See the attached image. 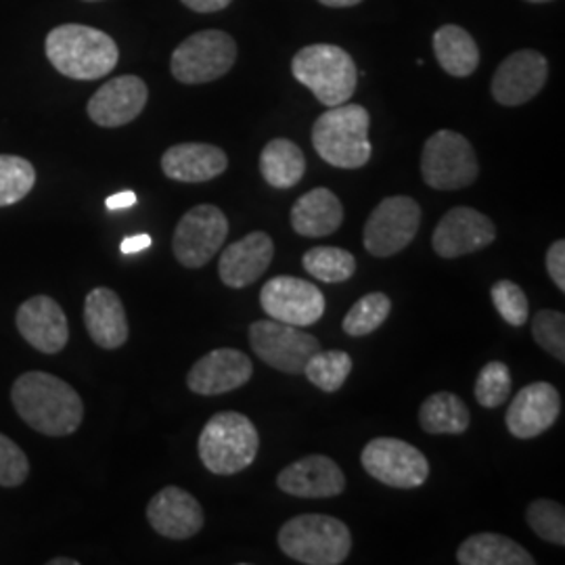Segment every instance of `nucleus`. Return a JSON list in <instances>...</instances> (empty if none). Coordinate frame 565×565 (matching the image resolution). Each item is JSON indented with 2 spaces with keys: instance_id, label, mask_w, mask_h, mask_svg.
Returning a JSON list of instances; mask_svg holds the SVG:
<instances>
[{
  "instance_id": "obj_1",
  "label": "nucleus",
  "mask_w": 565,
  "mask_h": 565,
  "mask_svg": "<svg viewBox=\"0 0 565 565\" xmlns=\"http://www.w3.org/2000/svg\"><path fill=\"white\" fill-rule=\"evenodd\" d=\"M11 401L21 419L44 436H70L84 419L81 394L51 373H23L13 384Z\"/></svg>"
},
{
  "instance_id": "obj_2",
  "label": "nucleus",
  "mask_w": 565,
  "mask_h": 565,
  "mask_svg": "<svg viewBox=\"0 0 565 565\" xmlns=\"http://www.w3.org/2000/svg\"><path fill=\"white\" fill-rule=\"evenodd\" d=\"M44 51L51 65L72 81H99L120 60L118 44L109 34L81 23L51 30Z\"/></svg>"
},
{
  "instance_id": "obj_3",
  "label": "nucleus",
  "mask_w": 565,
  "mask_h": 565,
  "mask_svg": "<svg viewBox=\"0 0 565 565\" xmlns=\"http://www.w3.org/2000/svg\"><path fill=\"white\" fill-rule=\"evenodd\" d=\"M371 116L363 105L329 107L312 126V147L324 162L342 170L363 168L371 160Z\"/></svg>"
},
{
  "instance_id": "obj_4",
  "label": "nucleus",
  "mask_w": 565,
  "mask_h": 565,
  "mask_svg": "<svg viewBox=\"0 0 565 565\" xmlns=\"http://www.w3.org/2000/svg\"><path fill=\"white\" fill-rule=\"evenodd\" d=\"M291 74L324 107L350 102L359 84V70L352 55L333 44H310L300 49L291 61Z\"/></svg>"
},
{
  "instance_id": "obj_5",
  "label": "nucleus",
  "mask_w": 565,
  "mask_h": 565,
  "mask_svg": "<svg viewBox=\"0 0 565 565\" xmlns=\"http://www.w3.org/2000/svg\"><path fill=\"white\" fill-rule=\"evenodd\" d=\"M260 436L256 425L243 413H216L203 425L200 459L210 473L235 476L256 461Z\"/></svg>"
},
{
  "instance_id": "obj_6",
  "label": "nucleus",
  "mask_w": 565,
  "mask_h": 565,
  "mask_svg": "<svg viewBox=\"0 0 565 565\" xmlns=\"http://www.w3.org/2000/svg\"><path fill=\"white\" fill-rule=\"evenodd\" d=\"M282 553L306 565H340L352 548V534L338 518L303 513L279 530Z\"/></svg>"
},
{
  "instance_id": "obj_7",
  "label": "nucleus",
  "mask_w": 565,
  "mask_h": 565,
  "mask_svg": "<svg viewBox=\"0 0 565 565\" xmlns=\"http://www.w3.org/2000/svg\"><path fill=\"white\" fill-rule=\"evenodd\" d=\"M422 177L438 191H459L478 181L480 163L471 142L455 130H438L424 145Z\"/></svg>"
},
{
  "instance_id": "obj_8",
  "label": "nucleus",
  "mask_w": 565,
  "mask_h": 565,
  "mask_svg": "<svg viewBox=\"0 0 565 565\" xmlns=\"http://www.w3.org/2000/svg\"><path fill=\"white\" fill-rule=\"evenodd\" d=\"M237 61V42L221 30H203L177 46L172 76L182 84H207L226 76Z\"/></svg>"
},
{
  "instance_id": "obj_9",
  "label": "nucleus",
  "mask_w": 565,
  "mask_h": 565,
  "mask_svg": "<svg viewBox=\"0 0 565 565\" xmlns=\"http://www.w3.org/2000/svg\"><path fill=\"white\" fill-rule=\"evenodd\" d=\"M422 226V205L413 198L394 195L371 212L364 224V249L375 258H390L408 247Z\"/></svg>"
},
{
  "instance_id": "obj_10",
  "label": "nucleus",
  "mask_w": 565,
  "mask_h": 565,
  "mask_svg": "<svg viewBox=\"0 0 565 565\" xmlns=\"http://www.w3.org/2000/svg\"><path fill=\"white\" fill-rule=\"evenodd\" d=\"M249 345L263 363L287 375H302L310 356L321 350L315 335L275 319L249 324Z\"/></svg>"
},
{
  "instance_id": "obj_11",
  "label": "nucleus",
  "mask_w": 565,
  "mask_h": 565,
  "mask_svg": "<svg viewBox=\"0 0 565 565\" xmlns=\"http://www.w3.org/2000/svg\"><path fill=\"white\" fill-rule=\"evenodd\" d=\"M228 237V221L221 207L202 203L182 216L172 237V252L184 268H202L210 263Z\"/></svg>"
},
{
  "instance_id": "obj_12",
  "label": "nucleus",
  "mask_w": 565,
  "mask_h": 565,
  "mask_svg": "<svg viewBox=\"0 0 565 565\" xmlns=\"http://www.w3.org/2000/svg\"><path fill=\"white\" fill-rule=\"evenodd\" d=\"M361 463L371 478L390 488L413 490L429 478V463L424 452L398 438L371 440L363 448Z\"/></svg>"
},
{
  "instance_id": "obj_13",
  "label": "nucleus",
  "mask_w": 565,
  "mask_h": 565,
  "mask_svg": "<svg viewBox=\"0 0 565 565\" xmlns=\"http://www.w3.org/2000/svg\"><path fill=\"white\" fill-rule=\"evenodd\" d=\"M260 303L270 319L294 327L319 323L324 315L323 291L312 282L287 275L264 285Z\"/></svg>"
},
{
  "instance_id": "obj_14",
  "label": "nucleus",
  "mask_w": 565,
  "mask_h": 565,
  "mask_svg": "<svg viewBox=\"0 0 565 565\" xmlns=\"http://www.w3.org/2000/svg\"><path fill=\"white\" fill-rule=\"evenodd\" d=\"M548 78V63L545 55L532 49L515 51L494 72L490 93L494 102L505 107H520L532 102Z\"/></svg>"
},
{
  "instance_id": "obj_15",
  "label": "nucleus",
  "mask_w": 565,
  "mask_h": 565,
  "mask_svg": "<svg viewBox=\"0 0 565 565\" xmlns=\"http://www.w3.org/2000/svg\"><path fill=\"white\" fill-rule=\"evenodd\" d=\"M497 239L494 223L473 207H452L445 214L431 235L434 252L446 258H461L467 254L480 252Z\"/></svg>"
},
{
  "instance_id": "obj_16",
  "label": "nucleus",
  "mask_w": 565,
  "mask_h": 565,
  "mask_svg": "<svg viewBox=\"0 0 565 565\" xmlns=\"http://www.w3.org/2000/svg\"><path fill=\"white\" fill-rule=\"evenodd\" d=\"M559 413L562 396L557 387L546 382H534L522 387L513 398L505 415L507 429L518 440H532L557 424Z\"/></svg>"
},
{
  "instance_id": "obj_17",
  "label": "nucleus",
  "mask_w": 565,
  "mask_h": 565,
  "mask_svg": "<svg viewBox=\"0 0 565 565\" xmlns=\"http://www.w3.org/2000/svg\"><path fill=\"white\" fill-rule=\"evenodd\" d=\"M254 375V364L242 350L218 348L207 352L191 366L186 375V385L200 396H221L226 392L239 390Z\"/></svg>"
},
{
  "instance_id": "obj_18",
  "label": "nucleus",
  "mask_w": 565,
  "mask_h": 565,
  "mask_svg": "<svg viewBox=\"0 0 565 565\" xmlns=\"http://www.w3.org/2000/svg\"><path fill=\"white\" fill-rule=\"evenodd\" d=\"M151 527L170 541H186L202 532L205 518L200 501L179 486H166L147 505Z\"/></svg>"
},
{
  "instance_id": "obj_19",
  "label": "nucleus",
  "mask_w": 565,
  "mask_h": 565,
  "mask_svg": "<svg viewBox=\"0 0 565 565\" xmlns=\"http://www.w3.org/2000/svg\"><path fill=\"white\" fill-rule=\"evenodd\" d=\"M149 99V88L139 76L105 82L86 105L88 118L103 128H118L137 120Z\"/></svg>"
},
{
  "instance_id": "obj_20",
  "label": "nucleus",
  "mask_w": 565,
  "mask_h": 565,
  "mask_svg": "<svg viewBox=\"0 0 565 565\" xmlns=\"http://www.w3.org/2000/svg\"><path fill=\"white\" fill-rule=\"evenodd\" d=\"M285 494L300 499H331L345 490V476L340 465L324 455H308L287 465L277 478Z\"/></svg>"
},
{
  "instance_id": "obj_21",
  "label": "nucleus",
  "mask_w": 565,
  "mask_h": 565,
  "mask_svg": "<svg viewBox=\"0 0 565 565\" xmlns=\"http://www.w3.org/2000/svg\"><path fill=\"white\" fill-rule=\"evenodd\" d=\"M15 323L23 340L42 354H57L70 340L67 317L49 296H34L21 303Z\"/></svg>"
},
{
  "instance_id": "obj_22",
  "label": "nucleus",
  "mask_w": 565,
  "mask_h": 565,
  "mask_svg": "<svg viewBox=\"0 0 565 565\" xmlns=\"http://www.w3.org/2000/svg\"><path fill=\"white\" fill-rule=\"evenodd\" d=\"M275 258V243L268 233L254 231L239 242L231 243L218 260L221 281L231 289L254 285Z\"/></svg>"
},
{
  "instance_id": "obj_23",
  "label": "nucleus",
  "mask_w": 565,
  "mask_h": 565,
  "mask_svg": "<svg viewBox=\"0 0 565 565\" xmlns=\"http://www.w3.org/2000/svg\"><path fill=\"white\" fill-rule=\"evenodd\" d=\"M228 168V158L221 147L207 142H181L162 156L163 174L172 181L207 182Z\"/></svg>"
},
{
  "instance_id": "obj_24",
  "label": "nucleus",
  "mask_w": 565,
  "mask_h": 565,
  "mask_svg": "<svg viewBox=\"0 0 565 565\" xmlns=\"http://www.w3.org/2000/svg\"><path fill=\"white\" fill-rule=\"evenodd\" d=\"M84 324L103 350H116L128 340V319L120 296L109 287L93 289L84 300Z\"/></svg>"
},
{
  "instance_id": "obj_25",
  "label": "nucleus",
  "mask_w": 565,
  "mask_h": 565,
  "mask_svg": "<svg viewBox=\"0 0 565 565\" xmlns=\"http://www.w3.org/2000/svg\"><path fill=\"white\" fill-rule=\"evenodd\" d=\"M343 223V205L340 198L324 186L308 191L291 207V226L302 237H329Z\"/></svg>"
},
{
  "instance_id": "obj_26",
  "label": "nucleus",
  "mask_w": 565,
  "mask_h": 565,
  "mask_svg": "<svg viewBox=\"0 0 565 565\" xmlns=\"http://www.w3.org/2000/svg\"><path fill=\"white\" fill-rule=\"evenodd\" d=\"M461 565H534L536 559L524 546L507 539L503 534L482 532L473 534L457 551Z\"/></svg>"
},
{
  "instance_id": "obj_27",
  "label": "nucleus",
  "mask_w": 565,
  "mask_h": 565,
  "mask_svg": "<svg viewBox=\"0 0 565 565\" xmlns=\"http://www.w3.org/2000/svg\"><path fill=\"white\" fill-rule=\"evenodd\" d=\"M434 55L446 74L455 78L471 76L480 65V49L461 25H443L434 34Z\"/></svg>"
},
{
  "instance_id": "obj_28",
  "label": "nucleus",
  "mask_w": 565,
  "mask_h": 565,
  "mask_svg": "<svg viewBox=\"0 0 565 565\" xmlns=\"http://www.w3.org/2000/svg\"><path fill=\"white\" fill-rule=\"evenodd\" d=\"M260 172L273 189H291L302 181L306 172L303 151L289 139L266 142L260 153Z\"/></svg>"
},
{
  "instance_id": "obj_29",
  "label": "nucleus",
  "mask_w": 565,
  "mask_h": 565,
  "mask_svg": "<svg viewBox=\"0 0 565 565\" xmlns=\"http://www.w3.org/2000/svg\"><path fill=\"white\" fill-rule=\"evenodd\" d=\"M419 424L427 434L459 436L467 431L471 415L467 404L452 392L431 394L419 408Z\"/></svg>"
},
{
  "instance_id": "obj_30",
  "label": "nucleus",
  "mask_w": 565,
  "mask_h": 565,
  "mask_svg": "<svg viewBox=\"0 0 565 565\" xmlns=\"http://www.w3.org/2000/svg\"><path fill=\"white\" fill-rule=\"evenodd\" d=\"M302 264L308 275L323 282L348 281L356 273V258L348 249L331 245L308 249L302 256Z\"/></svg>"
},
{
  "instance_id": "obj_31",
  "label": "nucleus",
  "mask_w": 565,
  "mask_h": 565,
  "mask_svg": "<svg viewBox=\"0 0 565 565\" xmlns=\"http://www.w3.org/2000/svg\"><path fill=\"white\" fill-rule=\"evenodd\" d=\"M352 373V359L342 350H324L310 356V361L303 366V375L310 384L317 385L323 392H338L348 375Z\"/></svg>"
},
{
  "instance_id": "obj_32",
  "label": "nucleus",
  "mask_w": 565,
  "mask_h": 565,
  "mask_svg": "<svg viewBox=\"0 0 565 565\" xmlns=\"http://www.w3.org/2000/svg\"><path fill=\"white\" fill-rule=\"evenodd\" d=\"M390 310H392V302L385 294H382V291L366 294L343 317V331L350 338L371 335L373 331H377L387 321Z\"/></svg>"
},
{
  "instance_id": "obj_33",
  "label": "nucleus",
  "mask_w": 565,
  "mask_h": 565,
  "mask_svg": "<svg viewBox=\"0 0 565 565\" xmlns=\"http://www.w3.org/2000/svg\"><path fill=\"white\" fill-rule=\"evenodd\" d=\"M36 184L34 166L20 156H0V207L21 202Z\"/></svg>"
},
{
  "instance_id": "obj_34",
  "label": "nucleus",
  "mask_w": 565,
  "mask_h": 565,
  "mask_svg": "<svg viewBox=\"0 0 565 565\" xmlns=\"http://www.w3.org/2000/svg\"><path fill=\"white\" fill-rule=\"evenodd\" d=\"M527 525L536 536H541L551 545H565V511L564 505L551 499H539L530 503L525 511Z\"/></svg>"
},
{
  "instance_id": "obj_35",
  "label": "nucleus",
  "mask_w": 565,
  "mask_h": 565,
  "mask_svg": "<svg viewBox=\"0 0 565 565\" xmlns=\"http://www.w3.org/2000/svg\"><path fill=\"white\" fill-rule=\"evenodd\" d=\"M511 394V371L505 363L486 364L476 380V401L484 408H497L507 403Z\"/></svg>"
},
{
  "instance_id": "obj_36",
  "label": "nucleus",
  "mask_w": 565,
  "mask_h": 565,
  "mask_svg": "<svg viewBox=\"0 0 565 565\" xmlns=\"http://www.w3.org/2000/svg\"><path fill=\"white\" fill-rule=\"evenodd\" d=\"M494 308L499 310L501 319L511 327H522L530 319V306L524 289L518 282L501 279L490 289Z\"/></svg>"
},
{
  "instance_id": "obj_37",
  "label": "nucleus",
  "mask_w": 565,
  "mask_h": 565,
  "mask_svg": "<svg viewBox=\"0 0 565 565\" xmlns=\"http://www.w3.org/2000/svg\"><path fill=\"white\" fill-rule=\"evenodd\" d=\"M532 335L551 356L565 363V317L559 310H541L532 321Z\"/></svg>"
},
{
  "instance_id": "obj_38",
  "label": "nucleus",
  "mask_w": 565,
  "mask_h": 565,
  "mask_svg": "<svg viewBox=\"0 0 565 565\" xmlns=\"http://www.w3.org/2000/svg\"><path fill=\"white\" fill-rule=\"evenodd\" d=\"M30 476V461L20 446L0 434V486L18 488Z\"/></svg>"
},
{
  "instance_id": "obj_39",
  "label": "nucleus",
  "mask_w": 565,
  "mask_h": 565,
  "mask_svg": "<svg viewBox=\"0 0 565 565\" xmlns=\"http://www.w3.org/2000/svg\"><path fill=\"white\" fill-rule=\"evenodd\" d=\"M546 270L551 281L557 285L559 291H565V242L557 239L551 243L548 252H546Z\"/></svg>"
},
{
  "instance_id": "obj_40",
  "label": "nucleus",
  "mask_w": 565,
  "mask_h": 565,
  "mask_svg": "<svg viewBox=\"0 0 565 565\" xmlns=\"http://www.w3.org/2000/svg\"><path fill=\"white\" fill-rule=\"evenodd\" d=\"M231 2L233 0H182V4L195 13H216L226 9Z\"/></svg>"
},
{
  "instance_id": "obj_41",
  "label": "nucleus",
  "mask_w": 565,
  "mask_h": 565,
  "mask_svg": "<svg viewBox=\"0 0 565 565\" xmlns=\"http://www.w3.org/2000/svg\"><path fill=\"white\" fill-rule=\"evenodd\" d=\"M151 243H153V239H151L147 233L135 235V237H126V239L121 242L120 252L124 256H132V254H139L142 249L151 247Z\"/></svg>"
},
{
  "instance_id": "obj_42",
  "label": "nucleus",
  "mask_w": 565,
  "mask_h": 565,
  "mask_svg": "<svg viewBox=\"0 0 565 565\" xmlns=\"http://www.w3.org/2000/svg\"><path fill=\"white\" fill-rule=\"evenodd\" d=\"M105 205H107V210L132 207V205H137V193H132V191H121V193H116V195H109V198L105 200Z\"/></svg>"
},
{
  "instance_id": "obj_43",
  "label": "nucleus",
  "mask_w": 565,
  "mask_h": 565,
  "mask_svg": "<svg viewBox=\"0 0 565 565\" xmlns=\"http://www.w3.org/2000/svg\"><path fill=\"white\" fill-rule=\"evenodd\" d=\"M324 7H333V9H345V7H356L363 0H319Z\"/></svg>"
},
{
  "instance_id": "obj_44",
  "label": "nucleus",
  "mask_w": 565,
  "mask_h": 565,
  "mask_svg": "<svg viewBox=\"0 0 565 565\" xmlns=\"http://www.w3.org/2000/svg\"><path fill=\"white\" fill-rule=\"evenodd\" d=\"M51 565H78L76 559H67V557H61V559H51L49 562Z\"/></svg>"
},
{
  "instance_id": "obj_45",
  "label": "nucleus",
  "mask_w": 565,
  "mask_h": 565,
  "mask_svg": "<svg viewBox=\"0 0 565 565\" xmlns=\"http://www.w3.org/2000/svg\"><path fill=\"white\" fill-rule=\"evenodd\" d=\"M525 2H551V0H525Z\"/></svg>"
},
{
  "instance_id": "obj_46",
  "label": "nucleus",
  "mask_w": 565,
  "mask_h": 565,
  "mask_svg": "<svg viewBox=\"0 0 565 565\" xmlns=\"http://www.w3.org/2000/svg\"><path fill=\"white\" fill-rule=\"evenodd\" d=\"M86 2H97V0H86Z\"/></svg>"
}]
</instances>
